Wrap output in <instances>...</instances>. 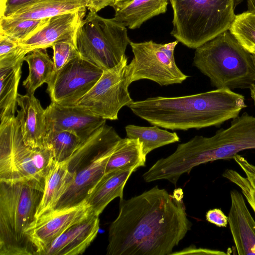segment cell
<instances>
[{"label": "cell", "mask_w": 255, "mask_h": 255, "mask_svg": "<svg viewBox=\"0 0 255 255\" xmlns=\"http://www.w3.org/2000/svg\"><path fill=\"white\" fill-rule=\"evenodd\" d=\"M181 189L169 194L156 186L120 200L111 224L108 255H169L191 229Z\"/></svg>", "instance_id": "cell-1"}, {"label": "cell", "mask_w": 255, "mask_h": 255, "mask_svg": "<svg viewBox=\"0 0 255 255\" xmlns=\"http://www.w3.org/2000/svg\"><path fill=\"white\" fill-rule=\"evenodd\" d=\"M127 107L153 126L187 130L219 127L238 117L247 105L243 95L222 88L180 97H150Z\"/></svg>", "instance_id": "cell-2"}, {"label": "cell", "mask_w": 255, "mask_h": 255, "mask_svg": "<svg viewBox=\"0 0 255 255\" xmlns=\"http://www.w3.org/2000/svg\"><path fill=\"white\" fill-rule=\"evenodd\" d=\"M252 149H255V117L245 112L233 119L229 127L211 137L196 135L178 144L169 161L173 171L181 176L200 164L233 158L239 152Z\"/></svg>", "instance_id": "cell-3"}, {"label": "cell", "mask_w": 255, "mask_h": 255, "mask_svg": "<svg viewBox=\"0 0 255 255\" xmlns=\"http://www.w3.org/2000/svg\"><path fill=\"white\" fill-rule=\"evenodd\" d=\"M193 65L217 89H250L255 83L253 55L229 30L195 49Z\"/></svg>", "instance_id": "cell-4"}, {"label": "cell", "mask_w": 255, "mask_h": 255, "mask_svg": "<svg viewBox=\"0 0 255 255\" xmlns=\"http://www.w3.org/2000/svg\"><path fill=\"white\" fill-rule=\"evenodd\" d=\"M43 191L25 182L0 181V255H35L26 231Z\"/></svg>", "instance_id": "cell-5"}, {"label": "cell", "mask_w": 255, "mask_h": 255, "mask_svg": "<svg viewBox=\"0 0 255 255\" xmlns=\"http://www.w3.org/2000/svg\"><path fill=\"white\" fill-rule=\"evenodd\" d=\"M122 138L105 124L82 142L66 161L74 179L55 209L70 207L84 201L105 175L108 160Z\"/></svg>", "instance_id": "cell-6"}, {"label": "cell", "mask_w": 255, "mask_h": 255, "mask_svg": "<svg viewBox=\"0 0 255 255\" xmlns=\"http://www.w3.org/2000/svg\"><path fill=\"white\" fill-rule=\"evenodd\" d=\"M237 0H169L173 12L171 34L186 46L196 49L229 30Z\"/></svg>", "instance_id": "cell-7"}, {"label": "cell", "mask_w": 255, "mask_h": 255, "mask_svg": "<svg viewBox=\"0 0 255 255\" xmlns=\"http://www.w3.org/2000/svg\"><path fill=\"white\" fill-rule=\"evenodd\" d=\"M53 161L49 149L25 143L15 116L0 119V181L30 183L44 191Z\"/></svg>", "instance_id": "cell-8"}, {"label": "cell", "mask_w": 255, "mask_h": 255, "mask_svg": "<svg viewBox=\"0 0 255 255\" xmlns=\"http://www.w3.org/2000/svg\"><path fill=\"white\" fill-rule=\"evenodd\" d=\"M130 42L127 27L113 18H104L90 11L82 21L76 35L81 57L104 71L122 61Z\"/></svg>", "instance_id": "cell-9"}, {"label": "cell", "mask_w": 255, "mask_h": 255, "mask_svg": "<svg viewBox=\"0 0 255 255\" xmlns=\"http://www.w3.org/2000/svg\"><path fill=\"white\" fill-rule=\"evenodd\" d=\"M133 69V60L128 64L126 55L117 65L104 71L76 106L102 119L118 120L120 110L133 101L128 90Z\"/></svg>", "instance_id": "cell-10"}, {"label": "cell", "mask_w": 255, "mask_h": 255, "mask_svg": "<svg viewBox=\"0 0 255 255\" xmlns=\"http://www.w3.org/2000/svg\"><path fill=\"white\" fill-rule=\"evenodd\" d=\"M178 41L161 44L152 40L130 41L134 57L131 82L142 79L152 81L160 86L181 84L188 78L178 67L174 49Z\"/></svg>", "instance_id": "cell-11"}, {"label": "cell", "mask_w": 255, "mask_h": 255, "mask_svg": "<svg viewBox=\"0 0 255 255\" xmlns=\"http://www.w3.org/2000/svg\"><path fill=\"white\" fill-rule=\"evenodd\" d=\"M104 70L81 57L53 73L47 83L51 103L75 106L91 90Z\"/></svg>", "instance_id": "cell-12"}, {"label": "cell", "mask_w": 255, "mask_h": 255, "mask_svg": "<svg viewBox=\"0 0 255 255\" xmlns=\"http://www.w3.org/2000/svg\"><path fill=\"white\" fill-rule=\"evenodd\" d=\"M91 212L85 201L72 207L55 209L35 218L26 233L35 249V255H39L56 238Z\"/></svg>", "instance_id": "cell-13"}, {"label": "cell", "mask_w": 255, "mask_h": 255, "mask_svg": "<svg viewBox=\"0 0 255 255\" xmlns=\"http://www.w3.org/2000/svg\"><path fill=\"white\" fill-rule=\"evenodd\" d=\"M86 9L50 17L44 26L19 44L30 52L36 49L46 50L59 41L76 40L77 31L84 19Z\"/></svg>", "instance_id": "cell-14"}, {"label": "cell", "mask_w": 255, "mask_h": 255, "mask_svg": "<svg viewBox=\"0 0 255 255\" xmlns=\"http://www.w3.org/2000/svg\"><path fill=\"white\" fill-rule=\"evenodd\" d=\"M47 131L66 130L82 140L106 123V120L93 115L77 106H62L51 103L45 109Z\"/></svg>", "instance_id": "cell-15"}, {"label": "cell", "mask_w": 255, "mask_h": 255, "mask_svg": "<svg viewBox=\"0 0 255 255\" xmlns=\"http://www.w3.org/2000/svg\"><path fill=\"white\" fill-rule=\"evenodd\" d=\"M99 228V216L91 212L56 238L39 255L82 254L97 237Z\"/></svg>", "instance_id": "cell-16"}, {"label": "cell", "mask_w": 255, "mask_h": 255, "mask_svg": "<svg viewBox=\"0 0 255 255\" xmlns=\"http://www.w3.org/2000/svg\"><path fill=\"white\" fill-rule=\"evenodd\" d=\"M231 205L228 224L239 255H255V221L243 195L236 190L230 192Z\"/></svg>", "instance_id": "cell-17"}, {"label": "cell", "mask_w": 255, "mask_h": 255, "mask_svg": "<svg viewBox=\"0 0 255 255\" xmlns=\"http://www.w3.org/2000/svg\"><path fill=\"white\" fill-rule=\"evenodd\" d=\"M16 118L25 143L34 148H44L47 133L45 109L34 95L18 94Z\"/></svg>", "instance_id": "cell-18"}, {"label": "cell", "mask_w": 255, "mask_h": 255, "mask_svg": "<svg viewBox=\"0 0 255 255\" xmlns=\"http://www.w3.org/2000/svg\"><path fill=\"white\" fill-rule=\"evenodd\" d=\"M137 169L127 167L105 174L86 199L91 212L100 216L114 199H123V190L129 177Z\"/></svg>", "instance_id": "cell-19"}, {"label": "cell", "mask_w": 255, "mask_h": 255, "mask_svg": "<svg viewBox=\"0 0 255 255\" xmlns=\"http://www.w3.org/2000/svg\"><path fill=\"white\" fill-rule=\"evenodd\" d=\"M74 175L68 169L67 162L54 160L44 182V188L35 218L54 210L60 199L71 185Z\"/></svg>", "instance_id": "cell-20"}, {"label": "cell", "mask_w": 255, "mask_h": 255, "mask_svg": "<svg viewBox=\"0 0 255 255\" xmlns=\"http://www.w3.org/2000/svg\"><path fill=\"white\" fill-rule=\"evenodd\" d=\"M168 0H133L124 8L115 11L113 19L131 29L167 11Z\"/></svg>", "instance_id": "cell-21"}, {"label": "cell", "mask_w": 255, "mask_h": 255, "mask_svg": "<svg viewBox=\"0 0 255 255\" xmlns=\"http://www.w3.org/2000/svg\"><path fill=\"white\" fill-rule=\"evenodd\" d=\"M84 8L85 0H39L6 18L43 19Z\"/></svg>", "instance_id": "cell-22"}, {"label": "cell", "mask_w": 255, "mask_h": 255, "mask_svg": "<svg viewBox=\"0 0 255 255\" xmlns=\"http://www.w3.org/2000/svg\"><path fill=\"white\" fill-rule=\"evenodd\" d=\"M23 61L0 68V118L15 116L17 109V89Z\"/></svg>", "instance_id": "cell-23"}, {"label": "cell", "mask_w": 255, "mask_h": 255, "mask_svg": "<svg viewBox=\"0 0 255 255\" xmlns=\"http://www.w3.org/2000/svg\"><path fill=\"white\" fill-rule=\"evenodd\" d=\"M29 67V74L23 82L27 93L34 95L36 90L44 83H47L54 71V63L45 49H36L24 58Z\"/></svg>", "instance_id": "cell-24"}, {"label": "cell", "mask_w": 255, "mask_h": 255, "mask_svg": "<svg viewBox=\"0 0 255 255\" xmlns=\"http://www.w3.org/2000/svg\"><path fill=\"white\" fill-rule=\"evenodd\" d=\"M146 157L138 139L122 138L108 160L105 174L127 167L144 166Z\"/></svg>", "instance_id": "cell-25"}, {"label": "cell", "mask_w": 255, "mask_h": 255, "mask_svg": "<svg viewBox=\"0 0 255 255\" xmlns=\"http://www.w3.org/2000/svg\"><path fill=\"white\" fill-rule=\"evenodd\" d=\"M125 130L127 137L139 140L143 153L146 156L156 148L179 141L176 132H169L157 126L147 127L128 125Z\"/></svg>", "instance_id": "cell-26"}, {"label": "cell", "mask_w": 255, "mask_h": 255, "mask_svg": "<svg viewBox=\"0 0 255 255\" xmlns=\"http://www.w3.org/2000/svg\"><path fill=\"white\" fill-rule=\"evenodd\" d=\"M82 140L73 132L66 130H47L44 147L49 149L54 160L66 161L79 147Z\"/></svg>", "instance_id": "cell-27"}, {"label": "cell", "mask_w": 255, "mask_h": 255, "mask_svg": "<svg viewBox=\"0 0 255 255\" xmlns=\"http://www.w3.org/2000/svg\"><path fill=\"white\" fill-rule=\"evenodd\" d=\"M49 18L43 19L0 18V33L20 43L44 26Z\"/></svg>", "instance_id": "cell-28"}, {"label": "cell", "mask_w": 255, "mask_h": 255, "mask_svg": "<svg viewBox=\"0 0 255 255\" xmlns=\"http://www.w3.org/2000/svg\"><path fill=\"white\" fill-rule=\"evenodd\" d=\"M229 31L241 45L255 55V12L244 11L236 15Z\"/></svg>", "instance_id": "cell-29"}, {"label": "cell", "mask_w": 255, "mask_h": 255, "mask_svg": "<svg viewBox=\"0 0 255 255\" xmlns=\"http://www.w3.org/2000/svg\"><path fill=\"white\" fill-rule=\"evenodd\" d=\"M29 52L16 41L0 33V68L10 66L23 60Z\"/></svg>", "instance_id": "cell-30"}, {"label": "cell", "mask_w": 255, "mask_h": 255, "mask_svg": "<svg viewBox=\"0 0 255 255\" xmlns=\"http://www.w3.org/2000/svg\"><path fill=\"white\" fill-rule=\"evenodd\" d=\"M52 48L53 50L54 72L59 70L71 60L80 56L77 47L76 40L59 41L55 43Z\"/></svg>", "instance_id": "cell-31"}, {"label": "cell", "mask_w": 255, "mask_h": 255, "mask_svg": "<svg viewBox=\"0 0 255 255\" xmlns=\"http://www.w3.org/2000/svg\"><path fill=\"white\" fill-rule=\"evenodd\" d=\"M223 176L237 185L255 213V189L246 177L233 169H226Z\"/></svg>", "instance_id": "cell-32"}, {"label": "cell", "mask_w": 255, "mask_h": 255, "mask_svg": "<svg viewBox=\"0 0 255 255\" xmlns=\"http://www.w3.org/2000/svg\"><path fill=\"white\" fill-rule=\"evenodd\" d=\"M39 0H6L0 17H6L19 9L30 5Z\"/></svg>", "instance_id": "cell-33"}, {"label": "cell", "mask_w": 255, "mask_h": 255, "mask_svg": "<svg viewBox=\"0 0 255 255\" xmlns=\"http://www.w3.org/2000/svg\"><path fill=\"white\" fill-rule=\"evenodd\" d=\"M233 159L246 175V178L255 189V165L250 163L243 156L237 154Z\"/></svg>", "instance_id": "cell-34"}, {"label": "cell", "mask_w": 255, "mask_h": 255, "mask_svg": "<svg viewBox=\"0 0 255 255\" xmlns=\"http://www.w3.org/2000/svg\"><path fill=\"white\" fill-rule=\"evenodd\" d=\"M206 220L219 227H226L228 224V217L220 209L209 210L206 214Z\"/></svg>", "instance_id": "cell-35"}, {"label": "cell", "mask_w": 255, "mask_h": 255, "mask_svg": "<svg viewBox=\"0 0 255 255\" xmlns=\"http://www.w3.org/2000/svg\"><path fill=\"white\" fill-rule=\"evenodd\" d=\"M116 0H85V6L90 12L97 13L108 6L113 7Z\"/></svg>", "instance_id": "cell-36"}, {"label": "cell", "mask_w": 255, "mask_h": 255, "mask_svg": "<svg viewBox=\"0 0 255 255\" xmlns=\"http://www.w3.org/2000/svg\"><path fill=\"white\" fill-rule=\"evenodd\" d=\"M170 255H226V253L220 251L196 248L195 247L190 246L178 252H172Z\"/></svg>", "instance_id": "cell-37"}, {"label": "cell", "mask_w": 255, "mask_h": 255, "mask_svg": "<svg viewBox=\"0 0 255 255\" xmlns=\"http://www.w3.org/2000/svg\"><path fill=\"white\" fill-rule=\"evenodd\" d=\"M133 0H116L113 7L115 11H117L124 8Z\"/></svg>", "instance_id": "cell-38"}, {"label": "cell", "mask_w": 255, "mask_h": 255, "mask_svg": "<svg viewBox=\"0 0 255 255\" xmlns=\"http://www.w3.org/2000/svg\"><path fill=\"white\" fill-rule=\"evenodd\" d=\"M248 10L255 12V0H247Z\"/></svg>", "instance_id": "cell-39"}, {"label": "cell", "mask_w": 255, "mask_h": 255, "mask_svg": "<svg viewBox=\"0 0 255 255\" xmlns=\"http://www.w3.org/2000/svg\"><path fill=\"white\" fill-rule=\"evenodd\" d=\"M251 92V96L254 101L255 105V84H254L250 89Z\"/></svg>", "instance_id": "cell-40"}, {"label": "cell", "mask_w": 255, "mask_h": 255, "mask_svg": "<svg viewBox=\"0 0 255 255\" xmlns=\"http://www.w3.org/2000/svg\"><path fill=\"white\" fill-rule=\"evenodd\" d=\"M6 0H0V11L2 12L3 10Z\"/></svg>", "instance_id": "cell-41"}, {"label": "cell", "mask_w": 255, "mask_h": 255, "mask_svg": "<svg viewBox=\"0 0 255 255\" xmlns=\"http://www.w3.org/2000/svg\"><path fill=\"white\" fill-rule=\"evenodd\" d=\"M253 55V61L255 66V55Z\"/></svg>", "instance_id": "cell-42"}]
</instances>
